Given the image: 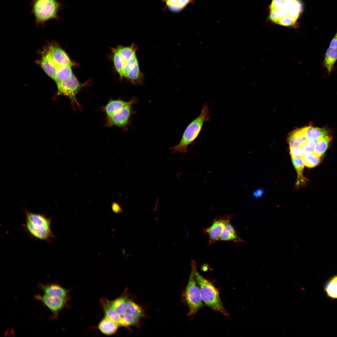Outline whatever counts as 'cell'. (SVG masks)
Segmentation results:
<instances>
[{
  "label": "cell",
  "mask_w": 337,
  "mask_h": 337,
  "mask_svg": "<svg viewBox=\"0 0 337 337\" xmlns=\"http://www.w3.org/2000/svg\"><path fill=\"white\" fill-rule=\"evenodd\" d=\"M324 289L328 297L337 299V275L330 278L326 284Z\"/></svg>",
  "instance_id": "obj_24"
},
{
  "label": "cell",
  "mask_w": 337,
  "mask_h": 337,
  "mask_svg": "<svg viewBox=\"0 0 337 337\" xmlns=\"http://www.w3.org/2000/svg\"><path fill=\"white\" fill-rule=\"evenodd\" d=\"M138 62L135 54L125 63L123 69L122 76L125 77L128 73L133 69Z\"/></svg>",
  "instance_id": "obj_33"
},
{
  "label": "cell",
  "mask_w": 337,
  "mask_h": 337,
  "mask_svg": "<svg viewBox=\"0 0 337 337\" xmlns=\"http://www.w3.org/2000/svg\"><path fill=\"white\" fill-rule=\"evenodd\" d=\"M31 7L32 12L38 25L50 20H59L58 12L62 5L57 0H32Z\"/></svg>",
  "instance_id": "obj_6"
},
{
  "label": "cell",
  "mask_w": 337,
  "mask_h": 337,
  "mask_svg": "<svg viewBox=\"0 0 337 337\" xmlns=\"http://www.w3.org/2000/svg\"><path fill=\"white\" fill-rule=\"evenodd\" d=\"M128 300L127 296L123 295L116 299L110 301L112 307L120 315L127 311V303Z\"/></svg>",
  "instance_id": "obj_21"
},
{
  "label": "cell",
  "mask_w": 337,
  "mask_h": 337,
  "mask_svg": "<svg viewBox=\"0 0 337 337\" xmlns=\"http://www.w3.org/2000/svg\"><path fill=\"white\" fill-rule=\"evenodd\" d=\"M100 322L98 328L104 334L110 335L115 334L117 331L119 325L105 317Z\"/></svg>",
  "instance_id": "obj_17"
},
{
  "label": "cell",
  "mask_w": 337,
  "mask_h": 337,
  "mask_svg": "<svg viewBox=\"0 0 337 337\" xmlns=\"http://www.w3.org/2000/svg\"><path fill=\"white\" fill-rule=\"evenodd\" d=\"M112 209L115 212H120L121 210L120 206L115 203L113 204Z\"/></svg>",
  "instance_id": "obj_37"
},
{
  "label": "cell",
  "mask_w": 337,
  "mask_h": 337,
  "mask_svg": "<svg viewBox=\"0 0 337 337\" xmlns=\"http://www.w3.org/2000/svg\"><path fill=\"white\" fill-rule=\"evenodd\" d=\"M337 60V49L330 46L326 52L324 60V65L329 74L331 72Z\"/></svg>",
  "instance_id": "obj_19"
},
{
  "label": "cell",
  "mask_w": 337,
  "mask_h": 337,
  "mask_svg": "<svg viewBox=\"0 0 337 337\" xmlns=\"http://www.w3.org/2000/svg\"><path fill=\"white\" fill-rule=\"evenodd\" d=\"M125 77L134 84H142L144 75L140 70L138 62L128 73Z\"/></svg>",
  "instance_id": "obj_20"
},
{
  "label": "cell",
  "mask_w": 337,
  "mask_h": 337,
  "mask_svg": "<svg viewBox=\"0 0 337 337\" xmlns=\"http://www.w3.org/2000/svg\"><path fill=\"white\" fill-rule=\"evenodd\" d=\"M184 297L189 308L188 315L189 316L196 314L203 306L199 286L192 267L184 292Z\"/></svg>",
  "instance_id": "obj_7"
},
{
  "label": "cell",
  "mask_w": 337,
  "mask_h": 337,
  "mask_svg": "<svg viewBox=\"0 0 337 337\" xmlns=\"http://www.w3.org/2000/svg\"><path fill=\"white\" fill-rule=\"evenodd\" d=\"M40 65L46 74L55 80L59 67L53 61L48 50L42 56Z\"/></svg>",
  "instance_id": "obj_13"
},
{
  "label": "cell",
  "mask_w": 337,
  "mask_h": 337,
  "mask_svg": "<svg viewBox=\"0 0 337 337\" xmlns=\"http://www.w3.org/2000/svg\"><path fill=\"white\" fill-rule=\"evenodd\" d=\"M127 311L139 319L144 316V313L141 308L134 301L128 300Z\"/></svg>",
  "instance_id": "obj_28"
},
{
  "label": "cell",
  "mask_w": 337,
  "mask_h": 337,
  "mask_svg": "<svg viewBox=\"0 0 337 337\" xmlns=\"http://www.w3.org/2000/svg\"><path fill=\"white\" fill-rule=\"evenodd\" d=\"M264 193V190L262 188H259L254 192L253 195L255 198H258L261 197Z\"/></svg>",
  "instance_id": "obj_35"
},
{
  "label": "cell",
  "mask_w": 337,
  "mask_h": 337,
  "mask_svg": "<svg viewBox=\"0 0 337 337\" xmlns=\"http://www.w3.org/2000/svg\"><path fill=\"white\" fill-rule=\"evenodd\" d=\"M71 66L59 67L56 75L55 81L56 82L67 80L73 75Z\"/></svg>",
  "instance_id": "obj_26"
},
{
  "label": "cell",
  "mask_w": 337,
  "mask_h": 337,
  "mask_svg": "<svg viewBox=\"0 0 337 337\" xmlns=\"http://www.w3.org/2000/svg\"><path fill=\"white\" fill-rule=\"evenodd\" d=\"M35 298L41 301L52 313V318L57 320L60 311L65 307L66 299L62 298L49 296L46 294L35 295Z\"/></svg>",
  "instance_id": "obj_9"
},
{
  "label": "cell",
  "mask_w": 337,
  "mask_h": 337,
  "mask_svg": "<svg viewBox=\"0 0 337 337\" xmlns=\"http://www.w3.org/2000/svg\"><path fill=\"white\" fill-rule=\"evenodd\" d=\"M303 10L299 0H272L269 18L273 22L285 27H294Z\"/></svg>",
  "instance_id": "obj_2"
},
{
  "label": "cell",
  "mask_w": 337,
  "mask_h": 337,
  "mask_svg": "<svg viewBox=\"0 0 337 337\" xmlns=\"http://www.w3.org/2000/svg\"><path fill=\"white\" fill-rule=\"evenodd\" d=\"M53 61L58 67L74 65L65 51L61 47L55 45L50 46L48 50Z\"/></svg>",
  "instance_id": "obj_11"
},
{
  "label": "cell",
  "mask_w": 337,
  "mask_h": 337,
  "mask_svg": "<svg viewBox=\"0 0 337 337\" xmlns=\"http://www.w3.org/2000/svg\"><path fill=\"white\" fill-rule=\"evenodd\" d=\"M230 220L226 222L219 240L242 242L243 240L238 236L234 228L230 223Z\"/></svg>",
  "instance_id": "obj_15"
},
{
  "label": "cell",
  "mask_w": 337,
  "mask_h": 337,
  "mask_svg": "<svg viewBox=\"0 0 337 337\" xmlns=\"http://www.w3.org/2000/svg\"><path fill=\"white\" fill-rule=\"evenodd\" d=\"M301 158L304 165L310 168L317 166L320 160V157L316 156L313 153L302 154Z\"/></svg>",
  "instance_id": "obj_27"
},
{
  "label": "cell",
  "mask_w": 337,
  "mask_h": 337,
  "mask_svg": "<svg viewBox=\"0 0 337 337\" xmlns=\"http://www.w3.org/2000/svg\"><path fill=\"white\" fill-rule=\"evenodd\" d=\"M38 287L45 294L66 299L68 296V291L56 283H48L40 284Z\"/></svg>",
  "instance_id": "obj_12"
},
{
  "label": "cell",
  "mask_w": 337,
  "mask_h": 337,
  "mask_svg": "<svg viewBox=\"0 0 337 337\" xmlns=\"http://www.w3.org/2000/svg\"><path fill=\"white\" fill-rule=\"evenodd\" d=\"M137 102L135 98L128 101L120 99L110 100L102 108L105 115V125L127 129L134 112L132 105Z\"/></svg>",
  "instance_id": "obj_1"
},
{
  "label": "cell",
  "mask_w": 337,
  "mask_h": 337,
  "mask_svg": "<svg viewBox=\"0 0 337 337\" xmlns=\"http://www.w3.org/2000/svg\"><path fill=\"white\" fill-rule=\"evenodd\" d=\"M210 110L207 104L204 103L200 113L192 121L185 129L179 143L173 147V153H185L188 146L198 137L204 123L210 120Z\"/></svg>",
  "instance_id": "obj_3"
},
{
  "label": "cell",
  "mask_w": 337,
  "mask_h": 337,
  "mask_svg": "<svg viewBox=\"0 0 337 337\" xmlns=\"http://www.w3.org/2000/svg\"><path fill=\"white\" fill-rule=\"evenodd\" d=\"M330 46L337 49V31L330 42Z\"/></svg>",
  "instance_id": "obj_36"
},
{
  "label": "cell",
  "mask_w": 337,
  "mask_h": 337,
  "mask_svg": "<svg viewBox=\"0 0 337 337\" xmlns=\"http://www.w3.org/2000/svg\"><path fill=\"white\" fill-rule=\"evenodd\" d=\"M230 220L229 216L219 217L215 219L212 225L204 230L205 233L209 236V244L211 245L218 240L225 228L227 222Z\"/></svg>",
  "instance_id": "obj_10"
},
{
  "label": "cell",
  "mask_w": 337,
  "mask_h": 337,
  "mask_svg": "<svg viewBox=\"0 0 337 337\" xmlns=\"http://www.w3.org/2000/svg\"><path fill=\"white\" fill-rule=\"evenodd\" d=\"M57 87V95H63L67 97L75 109H82L81 105L78 101L77 95L80 90L85 86V84L80 83L74 75L69 79L56 82Z\"/></svg>",
  "instance_id": "obj_8"
},
{
  "label": "cell",
  "mask_w": 337,
  "mask_h": 337,
  "mask_svg": "<svg viewBox=\"0 0 337 337\" xmlns=\"http://www.w3.org/2000/svg\"><path fill=\"white\" fill-rule=\"evenodd\" d=\"M162 0V1L164 2L166 0Z\"/></svg>",
  "instance_id": "obj_38"
},
{
  "label": "cell",
  "mask_w": 337,
  "mask_h": 337,
  "mask_svg": "<svg viewBox=\"0 0 337 337\" xmlns=\"http://www.w3.org/2000/svg\"><path fill=\"white\" fill-rule=\"evenodd\" d=\"M293 164L297 173V179L296 185H299L300 183L305 181L303 173L304 164L301 157H291Z\"/></svg>",
  "instance_id": "obj_25"
},
{
  "label": "cell",
  "mask_w": 337,
  "mask_h": 337,
  "mask_svg": "<svg viewBox=\"0 0 337 337\" xmlns=\"http://www.w3.org/2000/svg\"><path fill=\"white\" fill-rule=\"evenodd\" d=\"M113 61L116 70L122 76L125 62L115 49L113 50Z\"/></svg>",
  "instance_id": "obj_30"
},
{
  "label": "cell",
  "mask_w": 337,
  "mask_h": 337,
  "mask_svg": "<svg viewBox=\"0 0 337 337\" xmlns=\"http://www.w3.org/2000/svg\"><path fill=\"white\" fill-rule=\"evenodd\" d=\"M100 302L105 317L117 323L119 325L120 315L117 313L112 307L110 301L104 298L101 300Z\"/></svg>",
  "instance_id": "obj_16"
},
{
  "label": "cell",
  "mask_w": 337,
  "mask_h": 337,
  "mask_svg": "<svg viewBox=\"0 0 337 337\" xmlns=\"http://www.w3.org/2000/svg\"><path fill=\"white\" fill-rule=\"evenodd\" d=\"M193 2V0H178L167 7L171 11L177 12L182 10L189 3Z\"/></svg>",
  "instance_id": "obj_31"
},
{
  "label": "cell",
  "mask_w": 337,
  "mask_h": 337,
  "mask_svg": "<svg viewBox=\"0 0 337 337\" xmlns=\"http://www.w3.org/2000/svg\"><path fill=\"white\" fill-rule=\"evenodd\" d=\"M25 230L32 237L50 241L54 237L51 229V220L45 215L28 211L25 212Z\"/></svg>",
  "instance_id": "obj_5"
},
{
  "label": "cell",
  "mask_w": 337,
  "mask_h": 337,
  "mask_svg": "<svg viewBox=\"0 0 337 337\" xmlns=\"http://www.w3.org/2000/svg\"><path fill=\"white\" fill-rule=\"evenodd\" d=\"M115 50L125 63L136 54L137 47L135 45L132 44L129 46H120Z\"/></svg>",
  "instance_id": "obj_23"
},
{
  "label": "cell",
  "mask_w": 337,
  "mask_h": 337,
  "mask_svg": "<svg viewBox=\"0 0 337 337\" xmlns=\"http://www.w3.org/2000/svg\"><path fill=\"white\" fill-rule=\"evenodd\" d=\"M305 135L308 140L317 141L327 134L325 128L309 126L303 128Z\"/></svg>",
  "instance_id": "obj_18"
},
{
  "label": "cell",
  "mask_w": 337,
  "mask_h": 337,
  "mask_svg": "<svg viewBox=\"0 0 337 337\" xmlns=\"http://www.w3.org/2000/svg\"><path fill=\"white\" fill-rule=\"evenodd\" d=\"M290 154L291 157H301V148L300 147L290 148Z\"/></svg>",
  "instance_id": "obj_34"
},
{
  "label": "cell",
  "mask_w": 337,
  "mask_h": 337,
  "mask_svg": "<svg viewBox=\"0 0 337 337\" xmlns=\"http://www.w3.org/2000/svg\"><path fill=\"white\" fill-rule=\"evenodd\" d=\"M196 279L198 284L203 302L212 310L225 316L228 315L221 301L218 291L208 280L201 275L197 269V265L194 261L192 262Z\"/></svg>",
  "instance_id": "obj_4"
},
{
  "label": "cell",
  "mask_w": 337,
  "mask_h": 337,
  "mask_svg": "<svg viewBox=\"0 0 337 337\" xmlns=\"http://www.w3.org/2000/svg\"><path fill=\"white\" fill-rule=\"evenodd\" d=\"M317 141L308 140L301 148L302 154L313 153L315 148Z\"/></svg>",
  "instance_id": "obj_32"
},
{
  "label": "cell",
  "mask_w": 337,
  "mask_h": 337,
  "mask_svg": "<svg viewBox=\"0 0 337 337\" xmlns=\"http://www.w3.org/2000/svg\"><path fill=\"white\" fill-rule=\"evenodd\" d=\"M120 315L119 325L126 327L136 324L139 319L126 311Z\"/></svg>",
  "instance_id": "obj_29"
},
{
  "label": "cell",
  "mask_w": 337,
  "mask_h": 337,
  "mask_svg": "<svg viewBox=\"0 0 337 337\" xmlns=\"http://www.w3.org/2000/svg\"><path fill=\"white\" fill-rule=\"evenodd\" d=\"M308 140L303 128L295 130L290 134L288 138L290 148L294 147L302 148Z\"/></svg>",
  "instance_id": "obj_14"
},
{
  "label": "cell",
  "mask_w": 337,
  "mask_h": 337,
  "mask_svg": "<svg viewBox=\"0 0 337 337\" xmlns=\"http://www.w3.org/2000/svg\"><path fill=\"white\" fill-rule=\"evenodd\" d=\"M331 138L329 136L326 135L318 140L313 153L319 157L323 156L326 151Z\"/></svg>",
  "instance_id": "obj_22"
}]
</instances>
